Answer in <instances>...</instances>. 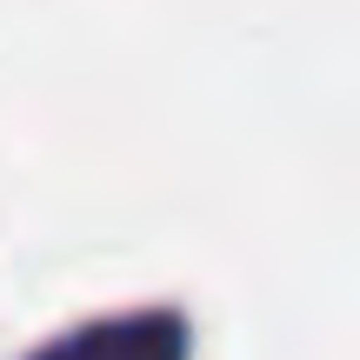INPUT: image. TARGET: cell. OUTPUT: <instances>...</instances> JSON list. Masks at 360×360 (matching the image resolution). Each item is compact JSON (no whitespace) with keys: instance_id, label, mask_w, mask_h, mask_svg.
<instances>
[{"instance_id":"obj_1","label":"cell","mask_w":360,"mask_h":360,"mask_svg":"<svg viewBox=\"0 0 360 360\" xmlns=\"http://www.w3.org/2000/svg\"><path fill=\"white\" fill-rule=\"evenodd\" d=\"M34 360H187V327L167 314H141V321H101L87 334H67Z\"/></svg>"}]
</instances>
